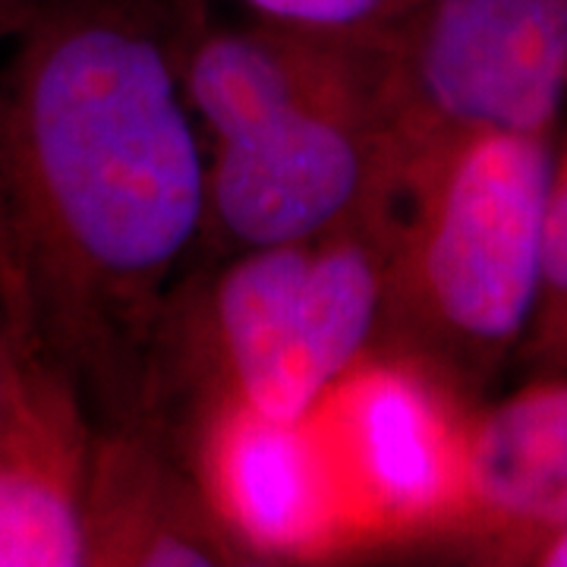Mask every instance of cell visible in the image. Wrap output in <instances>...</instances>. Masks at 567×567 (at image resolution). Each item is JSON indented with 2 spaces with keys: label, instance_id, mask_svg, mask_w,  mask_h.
I'll list each match as a JSON object with an SVG mask.
<instances>
[{
  "label": "cell",
  "instance_id": "6da1fadb",
  "mask_svg": "<svg viewBox=\"0 0 567 567\" xmlns=\"http://www.w3.org/2000/svg\"><path fill=\"white\" fill-rule=\"evenodd\" d=\"M181 20L183 0H41L0 61V300L99 425L148 429L158 322L203 237Z\"/></svg>",
  "mask_w": 567,
  "mask_h": 567
},
{
  "label": "cell",
  "instance_id": "7a4b0ae2",
  "mask_svg": "<svg viewBox=\"0 0 567 567\" xmlns=\"http://www.w3.org/2000/svg\"><path fill=\"white\" fill-rule=\"evenodd\" d=\"M177 58L205 142L196 249L290 244L398 205L375 32L221 22L183 0Z\"/></svg>",
  "mask_w": 567,
  "mask_h": 567
},
{
  "label": "cell",
  "instance_id": "3957f363",
  "mask_svg": "<svg viewBox=\"0 0 567 567\" xmlns=\"http://www.w3.org/2000/svg\"><path fill=\"white\" fill-rule=\"evenodd\" d=\"M398 205L183 268L164 303L148 429L186 451L215 416L300 425L379 350Z\"/></svg>",
  "mask_w": 567,
  "mask_h": 567
},
{
  "label": "cell",
  "instance_id": "277c9868",
  "mask_svg": "<svg viewBox=\"0 0 567 567\" xmlns=\"http://www.w3.org/2000/svg\"><path fill=\"white\" fill-rule=\"evenodd\" d=\"M555 133H476L398 196L379 357L476 404L527 338L543 275Z\"/></svg>",
  "mask_w": 567,
  "mask_h": 567
},
{
  "label": "cell",
  "instance_id": "5b68a950",
  "mask_svg": "<svg viewBox=\"0 0 567 567\" xmlns=\"http://www.w3.org/2000/svg\"><path fill=\"white\" fill-rule=\"evenodd\" d=\"M375 48L398 196L451 142L558 130L567 0H406Z\"/></svg>",
  "mask_w": 567,
  "mask_h": 567
},
{
  "label": "cell",
  "instance_id": "8992f818",
  "mask_svg": "<svg viewBox=\"0 0 567 567\" xmlns=\"http://www.w3.org/2000/svg\"><path fill=\"white\" fill-rule=\"evenodd\" d=\"M464 423V404L413 365L372 353L350 369L300 423L328 543L451 529Z\"/></svg>",
  "mask_w": 567,
  "mask_h": 567
},
{
  "label": "cell",
  "instance_id": "52a82bcc",
  "mask_svg": "<svg viewBox=\"0 0 567 567\" xmlns=\"http://www.w3.org/2000/svg\"><path fill=\"white\" fill-rule=\"evenodd\" d=\"M0 413V567H85L82 495L95 416L76 379L7 316Z\"/></svg>",
  "mask_w": 567,
  "mask_h": 567
},
{
  "label": "cell",
  "instance_id": "ba28073f",
  "mask_svg": "<svg viewBox=\"0 0 567 567\" xmlns=\"http://www.w3.org/2000/svg\"><path fill=\"white\" fill-rule=\"evenodd\" d=\"M82 546L85 567L252 565L181 451L126 425L95 429Z\"/></svg>",
  "mask_w": 567,
  "mask_h": 567
},
{
  "label": "cell",
  "instance_id": "9c48e42d",
  "mask_svg": "<svg viewBox=\"0 0 567 567\" xmlns=\"http://www.w3.org/2000/svg\"><path fill=\"white\" fill-rule=\"evenodd\" d=\"M461 527L514 558L567 527V372L536 375L466 416L451 520Z\"/></svg>",
  "mask_w": 567,
  "mask_h": 567
},
{
  "label": "cell",
  "instance_id": "30bf717a",
  "mask_svg": "<svg viewBox=\"0 0 567 567\" xmlns=\"http://www.w3.org/2000/svg\"><path fill=\"white\" fill-rule=\"evenodd\" d=\"M514 363H520L529 379L567 372V140L555 145L551 158L539 297Z\"/></svg>",
  "mask_w": 567,
  "mask_h": 567
},
{
  "label": "cell",
  "instance_id": "8fae6325",
  "mask_svg": "<svg viewBox=\"0 0 567 567\" xmlns=\"http://www.w3.org/2000/svg\"><path fill=\"white\" fill-rule=\"evenodd\" d=\"M218 3V0H208ZM249 17L328 32H379L406 0H224Z\"/></svg>",
  "mask_w": 567,
  "mask_h": 567
},
{
  "label": "cell",
  "instance_id": "7c38bea8",
  "mask_svg": "<svg viewBox=\"0 0 567 567\" xmlns=\"http://www.w3.org/2000/svg\"><path fill=\"white\" fill-rule=\"evenodd\" d=\"M514 561H527V565L543 567H567V527L558 529V533H548L543 539H536Z\"/></svg>",
  "mask_w": 567,
  "mask_h": 567
},
{
  "label": "cell",
  "instance_id": "4fadbf2b",
  "mask_svg": "<svg viewBox=\"0 0 567 567\" xmlns=\"http://www.w3.org/2000/svg\"><path fill=\"white\" fill-rule=\"evenodd\" d=\"M39 3L41 0H0V48H7L29 25Z\"/></svg>",
  "mask_w": 567,
  "mask_h": 567
},
{
  "label": "cell",
  "instance_id": "5bb4252c",
  "mask_svg": "<svg viewBox=\"0 0 567 567\" xmlns=\"http://www.w3.org/2000/svg\"><path fill=\"white\" fill-rule=\"evenodd\" d=\"M7 369H10V324H7V309L0 300V413H3V398H7Z\"/></svg>",
  "mask_w": 567,
  "mask_h": 567
}]
</instances>
